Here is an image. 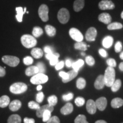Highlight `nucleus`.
Returning a JSON list of instances; mask_svg holds the SVG:
<instances>
[{"instance_id":"nucleus-1","label":"nucleus","mask_w":123,"mask_h":123,"mask_svg":"<svg viewBox=\"0 0 123 123\" xmlns=\"http://www.w3.org/2000/svg\"><path fill=\"white\" fill-rule=\"evenodd\" d=\"M116 73L114 68L111 67H108L106 68L105 74L104 75L105 86L107 87H111L112 84L115 81Z\"/></svg>"},{"instance_id":"nucleus-2","label":"nucleus","mask_w":123,"mask_h":123,"mask_svg":"<svg viewBox=\"0 0 123 123\" xmlns=\"http://www.w3.org/2000/svg\"><path fill=\"white\" fill-rule=\"evenodd\" d=\"M21 41L22 45L27 49L34 47L37 43V41L34 37L29 34L22 35L21 38Z\"/></svg>"},{"instance_id":"nucleus-3","label":"nucleus","mask_w":123,"mask_h":123,"mask_svg":"<svg viewBox=\"0 0 123 123\" xmlns=\"http://www.w3.org/2000/svg\"><path fill=\"white\" fill-rule=\"evenodd\" d=\"M10 91L14 94H21L27 90V86L24 83L17 82L12 84L10 87Z\"/></svg>"},{"instance_id":"nucleus-4","label":"nucleus","mask_w":123,"mask_h":123,"mask_svg":"<svg viewBox=\"0 0 123 123\" xmlns=\"http://www.w3.org/2000/svg\"><path fill=\"white\" fill-rule=\"evenodd\" d=\"M49 80V78L44 74L38 73L37 74L34 75L30 79V81L33 84H44L47 82Z\"/></svg>"},{"instance_id":"nucleus-5","label":"nucleus","mask_w":123,"mask_h":123,"mask_svg":"<svg viewBox=\"0 0 123 123\" xmlns=\"http://www.w3.org/2000/svg\"><path fill=\"white\" fill-rule=\"evenodd\" d=\"M2 61L4 63L10 67H16L19 63V59L18 57L11 55H5L2 56Z\"/></svg>"},{"instance_id":"nucleus-6","label":"nucleus","mask_w":123,"mask_h":123,"mask_svg":"<svg viewBox=\"0 0 123 123\" xmlns=\"http://www.w3.org/2000/svg\"><path fill=\"white\" fill-rule=\"evenodd\" d=\"M70 15L68 10L66 8H62L58 13V19L61 24H65L68 22Z\"/></svg>"},{"instance_id":"nucleus-7","label":"nucleus","mask_w":123,"mask_h":123,"mask_svg":"<svg viewBox=\"0 0 123 123\" xmlns=\"http://www.w3.org/2000/svg\"><path fill=\"white\" fill-rule=\"evenodd\" d=\"M38 14L43 22H47L49 20V7L45 4L40 6L38 9Z\"/></svg>"},{"instance_id":"nucleus-8","label":"nucleus","mask_w":123,"mask_h":123,"mask_svg":"<svg viewBox=\"0 0 123 123\" xmlns=\"http://www.w3.org/2000/svg\"><path fill=\"white\" fill-rule=\"evenodd\" d=\"M70 37L77 42H82L83 40V35L80 31L76 28H71L69 30Z\"/></svg>"},{"instance_id":"nucleus-9","label":"nucleus","mask_w":123,"mask_h":123,"mask_svg":"<svg viewBox=\"0 0 123 123\" xmlns=\"http://www.w3.org/2000/svg\"><path fill=\"white\" fill-rule=\"evenodd\" d=\"M115 6L113 2L109 0H103L99 4V7L100 10H112L115 8Z\"/></svg>"},{"instance_id":"nucleus-10","label":"nucleus","mask_w":123,"mask_h":123,"mask_svg":"<svg viewBox=\"0 0 123 123\" xmlns=\"http://www.w3.org/2000/svg\"><path fill=\"white\" fill-rule=\"evenodd\" d=\"M97 30L93 27H91L86 33V39L88 41H95L97 36Z\"/></svg>"},{"instance_id":"nucleus-11","label":"nucleus","mask_w":123,"mask_h":123,"mask_svg":"<svg viewBox=\"0 0 123 123\" xmlns=\"http://www.w3.org/2000/svg\"><path fill=\"white\" fill-rule=\"evenodd\" d=\"M96 107L98 110L103 111L106 108L107 105V100L104 97H101L95 101Z\"/></svg>"},{"instance_id":"nucleus-12","label":"nucleus","mask_w":123,"mask_h":123,"mask_svg":"<svg viewBox=\"0 0 123 123\" xmlns=\"http://www.w3.org/2000/svg\"><path fill=\"white\" fill-rule=\"evenodd\" d=\"M86 108H87V112L90 114L93 115L95 114L96 112L97 107L95 104V101L93 100H88L86 104Z\"/></svg>"},{"instance_id":"nucleus-13","label":"nucleus","mask_w":123,"mask_h":123,"mask_svg":"<svg viewBox=\"0 0 123 123\" xmlns=\"http://www.w3.org/2000/svg\"><path fill=\"white\" fill-rule=\"evenodd\" d=\"M105 86V80H104V75H100L99 76H98L94 83L95 88L97 89V90H101V89L104 88V87Z\"/></svg>"},{"instance_id":"nucleus-14","label":"nucleus","mask_w":123,"mask_h":123,"mask_svg":"<svg viewBox=\"0 0 123 123\" xmlns=\"http://www.w3.org/2000/svg\"><path fill=\"white\" fill-rule=\"evenodd\" d=\"M46 110H49L52 112L54 110V107L53 106L50 105L49 104H46V105H43L42 107H40L37 110V116L39 118L42 117L43 113V112L45 111Z\"/></svg>"},{"instance_id":"nucleus-15","label":"nucleus","mask_w":123,"mask_h":123,"mask_svg":"<svg viewBox=\"0 0 123 123\" xmlns=\"http://www.w3.org/2000/svg\"><path fill=\"white\" fill-rule=\"evenodd\" d=\"M99 21L101 22L104 23V24H110L111 22L112 18L111 16L108 13H101L98 17Z\"/></svg>"},{"instance_id":"nucleus-16","label":"nucleus","mask_w":123,"mask_h":123,"mask_svg":"<svg viewBox=\"0 0 123 123\" xmlns=\"http://www.w3.org/2000/svg\"><path fill=\"white\" fill-rule=\"evenodd\" d=\"M74 110L73 105L70 103H68L66 104L63 107L61 108V112L62 114L64 115H67L68 114H70L72 113Z\"/></svg>"},{"instance_id":"nucleus-17","label":"nucleus","mask_w":123,"mask_h":123,"mask_svg":"<svg viewBox=\"0 0 123 123\" xmlns=\"http://www.w3.org/2000/svg\"><path fill=\"white\" fill-rule=\"evenodd\" d=\"M9 105V109L12 111L15 112L21 108V106H22V103H21V101L18 100H14L12 101L11 103H10Z\"/></svg>"},{"instance_id":"nucleus-18","label":"nucleus","mask_w":123,"mask_h":123,"mask_svg":"<svg viewBox=\"0 0 123 123\" xmlns=\"http://www.w3.org/2000/svg\"><path fill=\"white\" fill-rule=\"evenodd\" d=\"M84 6V0H75L74 2L73 7L75 12H78L83 9Z\"/></svg>"},{"instance_id":"nucleus-19","label":"nucleus","mask_w":123,"mask_h":123,"mask_svg":"<svg viewBox=\"0 0 123 123\" xmlns=\"http://www.w3.org/2000/svg\"><path fill=\"white\" fill-rule=\"evenodd\" d=\"M39 73V70H38V67L37 66H30L26 68L25 71V74L27 76H33L34 75L37 74Z\"/></svg>"},{"instance_id":"nucleus-20","label":"nucleus","mask_w":123,"mask_h":123,"mask_svg":"<svg viewBox=\"0 0 123 123\" xmlns=\"http://www.w3.org/2000/svg\"><path fill=\"white\" fill-rule=\"evenodd\" d=\"M113 43V38L111 36H107L104 38L102 41V44L104 47L109 49L112 46Z\"/></svg>"},{"instance_id":"nucleus-21","label":"nucleus","mask_w":123,"mask_h":123,"mask_svg":"<svg viewBox=\"0 0 123 123\" xmlns=\"http://www.w3.org/2000/svg\"><path fill=\"white\" fill-rule=\"evenodd\" d=\"M31 54L35 59H39L43 56V53L42 49L39 48H34L31 51Z\"/></svg>"},{"instance_id":"nucleus-22","label":"nucleus","mask_w":123,"mask_h":123,"mask_svg":"<svg viewBox=\"0 0 123 123\" xmlns=\"http://www.w3.org/2000/svg\"><path fill=\"white\" fill-rule=\"evenodd\" d=\"M10 98L7 95H3L0 98V107L5 108L10 104Z\"/></svg>"},{"instance_id":"nucleus-23","label":"nucleus","mask_w":123,"mask_h":123,"mask_svg":"<svg viewBox=\"0 0 123 123\" xmlns=\"http://www.w3.org/2000/svg\"><path fill=\"white\" fill-rule=\"evenodd\" d=\"M123 105V100L121 98H116L112 100L111 106L113 108H119Z\"/></svg>"},{"instance_id":"nucleus-24","label":"nucleus","mask_w":123,"mask_h":123,"mask_svg":"<svg viewBox=\"0 0 123 123\" xmlns=\"http://www.w3.org/2000/svg\"><path fill=\"white\" fill-rule=\"evenodd\" d=\"M45 30L46 32V34L49 35V37H54L56 34V29L53 26L49 25H47L45 26Z\"/></svg>"},{"instance_id":"nucleus-25","label":"nucleus","mask_w":123,"mask_h":123,"mask_svg":"<svg viewBox=\"0 0 123 123\" xmlns=\"http://www.w3.org/2000/svg\"><path fill=\"white\" fill-rule=\"evenodd\" d=\"M84 62L83 60L82 59H79L75 62H74L73 64H72V67H73V70H74L78 72L80 69L81 67H82L84 66Z\"/></svg>"},{"instance_id":"nucleus-26","label":"nucleus","mask_w":123,"mask_h":123,"mask_svg":"<svg viewBox=\"0 0 123 123\" xmlns=\"http://www.w3.org/2000/svg\"><path fill=\"white\" fill-rule=\"evenodd\" d=\"M7 123H21V117L18 115H12L8 118Z\"/></svg>"},{"instance_id":"nucleus-27","label":"nucleus","mask_w":123,"mask_h":123,"mask_svg":"<svg viewBox=\"0 0 123 123\" xmlns=\"http://www.w3.org/2000/svg\"><path fill=\"white\" fill-rule=\"evenodd\" d=\"M17 11V15H16V18L17 20L19 22H21L22 21L23 19V15L24 14V9L22 7H17L15 9Z\"/></svg>"},{"instance_id":"nucleus-28","label":"nucleus","mask_w":123,"mask_h":123,"mask_svg":"<svg viewBox=\"0 0 123 123\" xmlns=\"http://www.w3.org/2000/svg\"><path fill=\"white\" fill-rule=\"evenodd\" d=\"M107 28L110 30H118V29H121L123 28V25L119 22L110 23L108 25Z\"/></svg>"},{"instance_id":"nucleus-29","label":"nucleus","mask_w":123,"mask_h":123,"mask_svg":"<svg viewBox=\"0 0 123 123\" xmlns=\"http://www.w3.org/2000/svg\"><path fill=\"white\" fill-rule=\"evenodd\" d=\"M78 72L76 71H75L74 70H70V71L68 72V79L64 80H62V81L63 83H68L69 81H71L72 80L74 79L75 77L78 75Z\"/></svg>"},{"instance_id":"nucleus-30","label":"nucleus","mask_w":123,"mask_h":123,"mask_svg":"<svg viewBox=\"0 0 123 123\" xmlns=\"http://www.w3.org/2000/svg\"><path fill=\"white\" fill-rule=\"evenodd\" d=\"M32 33H33V37L38 38V37H39L40 36H41V35L43 34V31L42 29L41 28V27L36 26L33 28Z\"/></svg>"},{"instance_id":"nucleus-31","label":"nucleus","mask_w":123,"mask_h":123,"mask_svg":"<svg viewBox=\"0 0 123 123\" xmlns=\"http://www.w3.org/2000/svg\"><path fill=\"white\" fill-rule=\"evenodd\" d=\"M121 86V81L120 79H117L111 86V90L113 92H117L120 88Z\"/></svg>"},{"instance_id":"nucleus-32","label":"nucleus","mask_w":123,"mask_h":123,"mask_svg":"<svg viewBox=\"0 0 123 123\" xmlns=\"http://www.w3.org/2000/svg\"><path fill=\"white\" fill-rule=\"evenodd\" d=\"M86 85V80L83 78H79L76 81V87L78 89L82 90L85 88Z\"/></svg>"},{"instance_id":"nucleus-33","label":"nucleus","mask_w":123,"mask_h":123,"mask_svg":"<svg viewBox=\"0 0 123 123\" xmlns=\"http://www.w3.org/2000/svg\"><path fill=\"white\" fill-rule=\"evenodd\" d=\"M74 47L76 50H79L81 51H86L87 49V45L85 43L83 42H76L75 44Z\"/></svg>"},{"instance_id":"nucleus-34","label":"nucleus","mask_w":123,"mask_h":123,"mask_svg":"<svg viewBox=\"0 0 123 123\" xmlns=\"http://www.w3.org/2000/svg\"><path fill=\"white\" fill-rule=\"evenodd\" d=\"M49 104L51 106H54L58 102V98L55 95H51V96H49L47 99Z\"/></svg>"},{"instance_id":"nucleus-35","label":"nucleus","mask_w":123,"mask_h":123,"mask_svg":"<svg viewBox=\"0 0 123 123\" xmlns=\"http://www.w3.org/2000/svg\"><path fill=\"white\" fill-rule=\"evenodd\" d=\"M75 123H88L86 117L83 115H79L75 119Z\"/></svg>"},{"instance_id":"nucleus-36","label":"nucleus","mask_w":123,"mask_h":123,"mask_svg":"<svg viewBox=\"0 0 123 123\" xmlns=\"http://www.w3.org/2000/svg\"><path fill=\"white\" fill-rule=\"evenodd\" d=\"M51 117V112L49 110H46L42 115V119L43 122H47Z\"/></svg>"},{"instance_id":"nucleus-37","label":"nucleus","mask_w":123,"mask_h":123,"mask_svg":"<svg viewBox=\"0 0 123 123\" xmlns=\"http://www.w3.org/2000/svg\"><path fill=\"white\" fill-rule=\"evenodd\" d=\"M75 103L78 107H81L85 103V99L82 97H78L75 100Z\"/></svg>"},{"instance_id":"nucleus-38","label":"nucleus","mask_w":123,"mask_h":123,"mask_svg":"<svg viewBox=\"0 0 123 123\" xmlns=\"http://www.w3.org/2000/svg\"><path fill=\"white\" fill-rule=\"evenodd\" d=\"M28 107L29 108L32 109V110H37L40 108V105L38 103L35 102L34 101H31L30 102H29Z\"/></svg>"},{"instance_id":"nucleus-39","label":"nucleus","mask_w":123,"mask_h":123,"mask_svg":"<svg viewBox=\"0 0 123 123\" xmlns=\"http://www.w3.org/2000/svg\"><path fill=\"white\" fill-rule=\"evenodd\" d=\"M37 67H38V70H39V73L44 74L46 71V67L44 64L42 62H38L37 64Z\"/></svg>"},{"instance_id":"nucleus-40","label":"nucleus","mask_w":123,"mask_h":123,"mask_svg":"<svg viewBox=\"0 0 123 123\" xmlns=\"http://www.w3.org/2000/svg\"><path fill=\"white\" fill-rule=\"evenodd\" d=\"M86 63H87V64L90 66H93L95 63L94 58L92 57V56H90V55L87 56V57L86 58Z\"/></svg>"},{"instance_id":"nucleus-41","label":"nucleus","mask_w":123,"mask_h":123,"mask_svg":"<svg viewBox=\"0 0 123 123\" xmlns=\"http://www.w3.org/2000/svg\"><path fill=\"white\" fill-rule=\"evenodd\" d=\"M59 57V54H58V55H56V56H54L53 58H52L50 61V64L51 66H55L56 64L59 62V60H58V58Z\"/></svg>"},{"instance_id":"nucleus-42","label":"nucleus","mask_w":123,"mask_h":123,"mask_svg":"<svg viewBox=\"0 0 123 123\" xmlns=\"http://www.w3.org/2000/svg\"><path fill=\"white\" fill-rule=\"evenodd\" d=\"M23 62H24V64L25 65L29 66L31 64L33 63V58H31V56H26L25 58H24V60H23Z\"/></svg>"},{"instance_id":"nucleus-43","label":"nucleus","mask_w":123,"mask_h":123,"mask_svg":"<svg viewBox=\"0 0 123 123\" xmlns=\"http://www.w3.org/2000/svg\"><path fill=\"white\" fill-rule=\"evenodd\" d=\"M107 63L109 67H111L114 68L116 66V62L113 58H110L107 60Z\"/></svg>"},{"instance_id":"nucleus-44","label":"nucleus","mask_w":123,"mask_h":123,"mask_svg":"<svg viewBox=\"0 0 123 123\" xmlns=\"http://www.w3.org/2000/svg\"><path fill=\"white\" fill-rule=\"evenodd\" d=\"M44 99V94L42 92H39L37 94L36 96V100L39 103H42Z\"/></svg>"},{"instance_id":"nucleus-45","label":"nucleus","mask_w":123,"mask_h":123,"mask_svg":"<svg viewBox=\"0 0 123 123\" xmlns=\"http://www.w3.org/2000/svg\"><path fill=\"white\" fill-rule=\"evenodd\" d=\"M122 49L123 46L121 42H120V41H117V42L116 43L115 46V49L116 53H120L121 51V50H122Z\"/></svg>"},{"instance_id":"nucleus-46","label":"nucleus","mask_w":123,"mask_h":123,"mask_svg":"<svg viewBox=\"0 0 123 123\" xmlns=\"http://www.w3.org/2000/svg\"><path fill=\"white\" fill-rule=\"evenodd\" d=\"M47 123H60V120L57 116L51 117L50 119L46 122Z\"/></svg>"},{"instance_id":"nucleus-47","label":"nucleus","mask_w":123,"mask_h":123,"mask_svg":"<svg viewBox=\"0 0 123 123\" xmlns=\"http://www.w3.org/2000/svg\"><path fill=\"white\" fill-rule=\"evenodd\" d=\"M74 97V94L73 93H68L66 95H63L62 98L65 101H68V100H71V99H73Z\"/></svg>"},{"instance_id":"nucleus-48","label":"nucleus","mask_w":123,"mask_h":123,"mask_svg":"<svg viewBox=\"0 0 123 123\" xmlns=\"http://www.w3.org/2000/svg\"><path fill=\"white\" fill-rule=\"evenodd\" d=\"M64 62L62 61L61 62H59L57 64L55 65V69H56V70H61L63 68V67H64Z\"/></svg>"},{"instance_id":"nucleus-49","label":"nucleus","mask_w":123,"mask_h":123,"mask_svg":"<svg viewBox=\"0 0 123 123\" xmlns=\"http://www.w3.org/2000/svg\"><path fill=\"white\" fill-rule=\"evenodd\" d=\"M59 76L62 77V80H66L68 79V73H65L64 71H61L59 74Z\"/></svg>"},{"instance_id":"nucleus-50","label":"nucleus","mask_w":123,"mask_h":123,"mask_svg":"<svg viewBox=\"0 0 123 123\" xmlns=\"http://www.w3.org/2000/svg\"><path fill=\"white\" fill-rule=\"evenodd\" d=\"M99 54L101 56H102V57H103V58L107 57V56H108L107 52L106 51L103 49H99Z\"/></svg>"},{"instance_id":"nucleus-51","label":"nucleus","mask_w":123,"mask_h":123,"mask_svg":"<svg viewBox=\"0 0 123 123\" xmlns=\"http://www.w3.org/2000/svg\"><path fill=\"white\" fill-rule=\"evenodd\" d=\"M44 51L46 54L54 53L53 49L51 47H50V46H45V47H44Z\"/></svg>"},{"instance_id":"nucleus-52","label":"nucleus","mask_w":123,"mask_h":123,"mask_svg":"<svg viewBox=\"0 0 123 123\" xmlns=\"http://www.w3.org/2000/svg\"><path fill=\"white\" fill-rule=\"evenodd\" d=\"M58 53H54L46 54V58H47V59L48 60H50L52 58H53L54 56H56V55H58Z\"/></svg>"},{"instance_id":"nucleus-53","label":"nucleus","mask_w":123,"mask_h":123,"mask_svg":"<svg viewBox=\"0 0 123 123\" xmlns=\"http://www.w3.org/2000/svg\"><path fill=\"white\" fill-rule=\"evenodd\" d=\"M24 123H35V120L32 118L25 117L24 120Z\"/></svg>"},{"instance_id":"nucleus-54","label":"nucleus","mask_w":123,"mask_h":123,"mask_svg":"<svg viewBox=\"0 0 123 123\" xmlns=\"http://www.w3.org/2000/svg\"><path fill=\"white\" fill-rule=\"evenodd\" d=\"M73 61H71L70 59H67L66 60L65 63H64V64H66V66H67V67H70L72 66V64H73Z\"/></svg>"},{"instance_id":"nucleus-55","label":"nucleus","mask_w":123,"mask_h":123,"mask_svg":"<svg viewBox=\"0 0 123 123\" xmlns=\"http://www.w3.org/2000/svg\"><path fill=\"white\" fill-rule=\"evenodd\" d=\"M6 74L5 69L0 66V77H4Z\"/></svg>"},{"instance_id":"nucleus-56","label":"nucleus","mask_w":123,"mask_h":123,"mask_svg":"<svg viewBox=\"0 0 123 123\" xmlns=\"http://www.w3.org/2000/svg\"><path fill=\"white\" fill-rule=\"evenodd\" d=\"M119 69L120 70L123 72V62H121L119 64Z\"/></svg>"},{"instance_id":"nucleus-57","label":"nucleus","mask_w":123,"mask_h":123,"mask_svg":"<svg viewBox=\"0 0 123 123\" xmlns=\"http://www.w3.org/2000/svg\"><path fill=\"white\" fill-rule=\"evenodd\" d=\"M95 123H107L105 121H104V120H98V121H96V122H95Z\"/></svg>"},{"instance_id":"nucleus-58","label":"nucleus","mask_w":123,"mask_h":123,"mask_svg":"<svg viewBox=\"0 0 123 123\" xmlns=\"http://www.w3.org/2000/svg\"><path fill=\"white\" fill-rule=\"evenodd\" d=\"M42 89V86H41V84H39V85H38L37 86V90L38 91H40Z\"/></svg>"},{"instance_id":"nucleus-59","label":"nucleus","mask_w":123,"mask_h":123,"mask_svg":"<svg viewBox=\"0 0 123 123\" xmlns=\"http://www.w3.org/2000/svg\"><path fill=\"white\" fill-rule=\"evenodd\" d=\"M120 58H121V59L123 60V51L121 52L120 55Z\"/></svg>"},{"instance_id":"nucleus-60","label":"nucleus","mask_w":123,"mask_h":123,"mask_svg":"<svg viewBox=\"0 0 123 123\" xmlns=\"http://www.w3.org/2000/svg\"><path fill=\"white\" fill-rule=\"evenodd\" d=\"M121 17L122 19H123V11L122 12V13H121Z\"/></svg>"},{"instance_id":"nucleus-61","label":"nucleus","mask_w":123,"mask_h":123,"mask_svg":"<svg viewBox=\"0 0 123 123\" xmlns=\"http://www.w3.org/2000/svg\"><path fill=\"white\" fill-rule=\"evenodd\" d=\"M26 11V7H25V8L24 9V13H25Z\"/></svg>"},{"instance_id":"nucleus-62","label":"nucleus","mask_w":123,"mask_h":123,"mask_svg":"<svg viewBox=\"0 0 123 123\" xmlns=\"http://www.w3.org/2000/svg\"><path fill=\"white\" fill-rule=\"evenodd\" d=\"M81 55H82V56H84V55H85V53H81Z\"/></svg>"},{"instance_id":"nucleus-63","label":"nucleus","mask_w":123,"mask_h":123,"mask_svg":"<svg viewBox=\"0 0 123 123\" xmlns=\"http://www.w3.org/2000/svg\"></svg>"}]
</instances>
